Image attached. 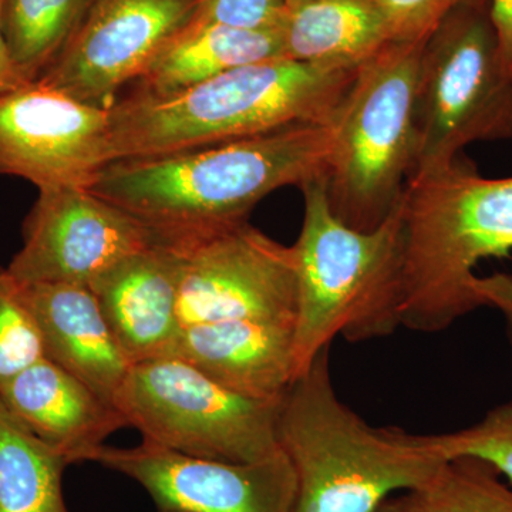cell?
<instances>
[{"mask_svg":"<svg viewBox=\"0 0 512 512\" xmlns=\"http://www.w3.org/2000/svg\"><path fill=\"white\" fill-rule=\"evenodd\" d=\"M332 124H298L171 156L113 161L90 191L161 239L248 221L279 188L328 174Z\"/></svg>","mask_w":512,"mask_h":512,"instance_id":"1","label":"cell"},{"mask_svg":"<svg viewBox=\"0 0 512 512\" xmlns=\"http://www.w3.org/2000/svg\"><path fill=\"white\" fill-rule=\"evenodd\" d=\"M356 70L278 57L168 96L121 93L109 107L114 161L171 156L298 124H330Z\"/></svg>","mask_w":512,"mask_h":512,"instance_id":"2","label":"cell"},{"mask_svg":"<svg viewBox=\"0 0 512 512\" xmlns=\"http://www.w3.org/2000/svg\"><path fill=\"white\" fill-rule=\"evenodd\" d=\"M329 348L293 380L279 410V446L296 477L292 512H375L420 490L447 460L429 434L373 427L336 394Z\"/></svg>","mask_w":512,"mask_h":512,"instance_id":"3","label":"cell"},{"mask_svg":"<svg viewBox=\"0 0 512 512\" xmlns=\"http://www.w3.org/2000/svg\"><path fill=\"white\" fill-rule=\"evenodd\" d=\"M301 191L302 229L292 245L296 377L338 336L359 343L392 335L403 298V201L380 227L359 231L330 210L326 177Z\"/></svg>","mask_w":512,"mask_h":512,"instance_id":"4","label":"cell"},{"mask_svg":"<svg viewBox=\"0 0 512 512\" xmlns=\"http://www.w3.org/2000/svg\"><path fill=\"white\" fill-rule=\"evenodd\" d=\"M402 201V326L441 332L484 306L474 268L512 251V177H483L457 158L409 181Z\"/></svg>","mask_w":512,"mask_h":512,"instance_id":"5","label":"cell"},{"mask_svg":"<svg viewBox=\"0 0 512 512\" xmlns=\"http://www.w3.org/2000/svg\"><path fill=\"white\" fill-rule=\"evenodd\" d=\"M421 42H392L356 70L332 120L329 207L343 224L372 231L402 200L416 154Z\"/></svg>","mask_w":512,"mask_h":512,"instance_id":"6","label":"cell"},{"mask_svg":"<svg viewBox=\"0 0 512 512\" xmlns=\"http://www.w3.org/2000/svg\"><path fill=\"white\" fill-rule=\"evenodd\" d=\"M507 138H512V70L501 56L490 0H464L421 52L409 181L447 167L470 144Z\"/></svg>","mask_w":512,"mask_h":512,"instance_id":"7","label":"cell"},{"mask_svg":"<svg viewBox=\"0 0 512 512\" xmlns=\"http://www.w3.org/2000/svg\"><path fill=\"white\" fill-rule=\"evenodd\" d=\"M281 403L231 392L174 356L131 366L114 399L128 427L140 431L144 441L232 463H254L281 453Z\"/></svg>","mask_w":512,"mask_h":512,"instance_id":"8","label":"cell"},{"mask_svg":"<svg viewBox=\"0 0 512 512\" xmlns=\"http://www.w3.org/2000/svg\"><path fill=\"white\" fill-rule=\"evenodd\" d=\"M164 241L178 256L181 328L225 320L295 323L292 247L249 221Z\"/></svg>","mask_w":512,"mask_h":512,"instance_id":"9","label":"cell"},{"mask_svg":"<svg viewBox=\"0 0 512 512\" xmlns=\"http://www.w3.org/2000/svg\"><path fill=\"white\" fill-rule=\"evenodd\" d=\"M201 0H89L79 26L40 82L109 109L194 22Z\"/></svg>","mask_w":512,"mask_h":512,"instance_id":"10","label":"cell"},{"mask_svg":"<svg viewBox=\"0 0 512 512\" xmlns=\"http://www.w3.org/2000/svg\"><path fill=\"white\" fill-rule=\"evenodd\" d=\"M113 161L109 109L40 82L0 93V175L90 190Z\"/></svg>","mask_w":512,"mask_h":512,"instance_id":"11","label":"cell"},{"mask_svg":"<svg viewBox=\"0 0 512 512\" xmlns=\"http://www.w3.org/2000/svg\"><path fill=\"white\" fill-rule=\"evenodd\" d=\"M156 232L86 188L39 191L6 266L20 285L90 286L121 259L160 241Z\"/></svg>","mask_w":512,"mask_h":512,"instance_id":"12","label":"cell"},{"mask_svg":"<svg viewBox=\"0 0 512 512\" xmlns=\"http://www.w3.org/2000/svg\"><path fill=\"white\" fill-rule=\"evenodd\" d=\"M83 461L140 484L157 510L185 512H292L296 477L284 451L254 463L187 456L141 441L136 447L101 444Z\"/></svg>","mask_w":512,"mask_h":512,"instance_id":"13","label":"cell"},{"mask_svg":"<svg viewBox=\"0 0 512 512\" xmlns=\"http://www.w3.org/2000/svg\"><path fill=\"white\" fill-rule=\"evenodd\" d=\"M120 348L133 365L173 356L180 339L178 256L170 242L121 259L90 284Z\"/></svg>","mask_w":512,"mask_h":512,"instance_id":"14","label":"cell"},{"mask_svg":"<svg viewBox=\"0 0 512 512\" xmlns=\"http://www.w3.org/2000/svg\"><path fill=\"white\" fill-rule=\"evenodd\" d=\"M173 356L231 392L281 403L296 377L295 323L225 320L187 326Z\"/></svg>","mask_w":512,"mask_h":512,"instance_id":"15","label":"cell"},{"mask_svg":"<svg viewBox=\"0 0 512 512\" xmlns=\"http://www.w3.org/2000/svg\"><path fill=\"white\" fill-rule=\"evenodd\" d=\"M0 402L72 464L82 463L87 451L128 427L116 404L46 357L0 383Z\"/></svg>","mask_w":512,"mask_h":512,"instance_id":"16","label":"cell"},{"mask_svg":"<svg viewBox=\"0 0 512 512\" xmlns=\"http://www.w3.org/2000/svg\"><path fill=\"white\" fill-rule=\"evenodd\" d=\"M22 286L43 357L114 403L133 363L120 348L89 286Z\"/></svg>","mask_w":512,"mask_h":512,"instance_id":"17","label":"cell"},{"mask_svg":"<svg viewBox=\"0 0 512 512\" xmlns=\"http://www.w3.org/2000/svg\"><path fill=\"white\" fill-rule=\"evenodd\" d=\"M293 62L356 70L392 43L375 0H291L278 28Z\"/></svg>","mask_w":512,"mask_h":512,"instance_id":"18","label":"cell"},{"mask_svg":"<svg viewBox=\"0 0 512 512\" xmlns=\"http://www.w3.org/2000/svg\"><path fill=\"white\" fill-rule=\"evenodd\" d=\"M282 56L278 30L194 22L175 37L126 93L168 96L247 64Z\"/></svg>","mask_w":512,"mask_h":512,"instance_id":"19","label":"cell"},{"mask_svg":"<svg viewBox=\"0 0 512 512\" xmlns=\"http://www.w3.org/2000/svg\"><path fill=\"white\" fill-rule=\"evenodd\" d=\"M70 464L0 402V512H69L62 480Z\"/></svg>","mask_w":512,"mask_h":512,"instance_id":"20","label":"cell"},{"mask_svg":"<svg viewBox=\"0 0 512 512\" xmlns=\"http://www.w3.org/2000/svg\"><path fill=\"white\" fill-rule=\"evenodd\" d=\"M89 0H2L0 28L22 82H36L62 53Z\"/></svg>","mask_w":512,"mask_h":512,"instance_id":"21","label":"cell"},{"mask_svg":"<svg viewBox=\"0 0 512 512\" xmlns=\"http://www.w3.org/2000/svg\"><path fill=\"white\" fill-rule=\"evenodd\" d=\"M497 471L474 458L444 463L420 490L404 495L406 512H512V490Z\"/></svg>","mask_w":512,"mask_h":512,"instance_id":"22","label":"cell"},{"mask_svg":"<svg viewBox=\"0 0 512 512\" xmlns=\"http://www.w3.org/2000/svg\"><path fill=\"white\" fill-rule=\"evenodd\" d=\"M429 439L444 460L483 461L512 483V400L490 410L474 426L453 433L429 434Z\"/></svg>","mask_w":512,"mask_h":512,"instance_id":"23","label":"cell"},{"mask_svg":"<svg viewBox=\"0 0 512 512\" xmlns=\"http://www.w3.org/2000/svg\"><path fill=\"white\" fill-rule=\"evenodd\" d=\"M42 357V339L22 286L0 268V383Z\"/></svg>","mask_w":512,"mask_h":512,"instance_id":"24","label":"cell"},{"mask_svg":"<svg viewBox=\"0 0 512 512\" xmlns=\"http://www.w3.org/2000/svg\"><path fill=\"white\" fill-rule=\"evenodd\" d=\"M464 0H375L393 42H421Z\"/></svg>","mask_w":512,"mask_h":512,"instance_id":"25","label":"cell"},{"mask_svg":"<svg viewBox=\"0 0 512 512\" xmlns=\"http://www.w3.org/2000/svg\"><path fill=\"white\" fill-rule=\"evenodd\" d=\"M285 9L286 0H201L195 20L239 29L278 30Z\"/></svg>","mask_w":512,"mask_h":512,"instance_id":"26","label":"cell"},{"mask_svg":"<svg viewBox=\"0 0 512 512\" xmlns=\"http://www.w3.org/2000/svg\"><path fill=\"white\" fill-rule=\"evenodd\" d=\"M473 289L484 306L497 309L504 316L512 346V275L494 274L474 278Z\"/></svg>","mask_w":512,"mask_h":512,"instance_id":"27","label":"cell"},{"mask_svg":"<svg viewBox=\"0 0 512 512\" xmlns=\"http://www.w3.org/2000/svg\"><path fill=\"white\" fill-rule=\"evenodd\" d=\"M490 16L501 56L512 70V0H490Z\"/></svg>","mask_w":512,"mask_h":512,"instance_id":"28","label":"cell"},{"mask_svg":"<svg viewBox=\"0 0 512 512\" xmlns=\"http://www.w3.org/2000/svg\"><path fill=\"white\" fill-rule=\"evenodd\" d=\"M0 5H2V0H0ZM22 83L25 82H22L15 66H13L12 60H10L5 40H3L2 28H0V93L6 92V90L19 86Z\"/></svg>","mask_w":512,"mask_h":512,"instance_id":"29","label":"cell"},{"mask_svg":"<svg viewBox=\"0 0 512 512\" xmlns=\"http://www.w3.org/2000/svg\"><path fill=\"white\" fill-rule=\"evenodd\" d=\"M375 512H406L404 510L403 498L393 501L387 500Z\"/></svg>","mask_w":512,"mask_h":512,"instance_id":"30","label":"cell"},{"mask_svg":"<svg viewBox=\"0 0 512 512\" xmlns=\"http://www.w3.org/2000/svg\"><path fill=\"white\" fill-rule=\"evenodd\" d=\"M157 512H185V511H178V510H158Z\"/></svg>","mask_w":512,"mask_h":512,"instance_id":"31","label":"cell"},{"mask_svg":"<svg viewBox=\"0 0 512 512\" xmlns=\"http://www.w3.org/2000/svg\"><path fill=\"white\" fill-rule=\"evenodd\" d=\"M291 2V0H286V3Z\"/></svg>","mask_w":512,"mask_h":512,"instance_id":"32","label":"cell"}]
</instances>
